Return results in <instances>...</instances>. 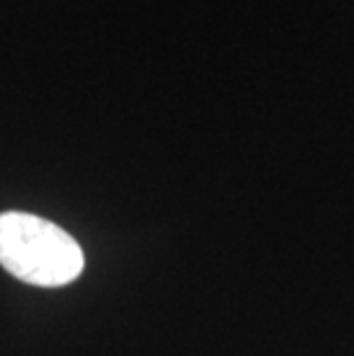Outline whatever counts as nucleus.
Returning a JSON list of instances; mask_svg holds the SVG:
<instances>
[{"label": "nucleus", "instance_id": "1", "mask_svg": "<svg viewBox=\"0 0 354 356\" xmlns=\"http://www.w3.org/2000/svg\"><path fill=\"white\" fill-rule=\"evenodd\" d=\"M0 264L19 280L37 287H60L77 280L86 264L81 246L47 218L0 214Z\"/></svg>", "mask_w": 354, "mask_h": 356}]
</instances>
